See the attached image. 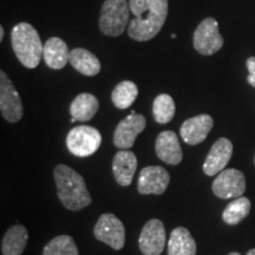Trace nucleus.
Listing matches in <instances>:
<instances>
[{
	"label": "nucleus",
	"mask_w": 255,
	"mask_h": 255,
	"mask_svg": "<svg viewBox=\"0 0 255 255\" xmlns=\"http://www.w3.org/2000/svg\"><path fill=\"white\" fill-rule=\"evenodd\" d=\"M135 18L130 20L128 34L137 41H148L162 30L168 15V0H129Z\"/></svg>",
	"instance_id": "obj_1"
},
{
	"label": "nucleus",
	"mask_w": 255,
	"mask_h": 255,
	"mask_svg": "<svg viewBox=\"0 0 255 255\" xmlns=\"http://www.w3.org/2000/svg\"><path fill=\"white\" fill-rule=\"evenodd\" d=\"M57 194L66 209L78 212L91 205V196L81 174L65 164H58L53 171Z\"/></svg>",
	"instance_id": "obj_2"
},
{
	"label": "nucleus",
	"mask_w": 255,
	"mask_h": 255,
	"mask_svg": "<svg viewBox=\"0 0 255 255\" xmlns=\"http://www.w3.org/2000/svg\"><path fill=\"white\" fill-rule=\"evenodd\" d=\"M13 51L25 68L36 69L43 57L44 46L36 28L28 23H20L12 28Z\"/></svg>",
	"instance_id": "obj_3"
},
{
	"label": "nucleus",
	"mask_w": 255,
	"mask_h": 255,
	"mask_svg": "<svg viewBox=\"0 0 255 255\" xmlns=\"http://www.w3.org/2000/svg\"><path fill=\"white\" fill-rule=\"evenodd\" d=\"M130 7L127 0H105L102 6L100 30L109 37H119L123 33L129 21Z\"/></svg>",
	"instance_id": "obj_4"
},
{
	"label": "nucleus",
	"mask_w": 255,
	"mask_h": 255,
	"mask_svg": "<svg viewBox=\"0 0 255 255\" xmlns=\"http://www.w3.org/2000/svg\"><path fill=\"white\" fill-rule=\"evenodd\" d=\"M102 144V135L97 129L90 126H78L70 130L66 137L69 151L77 157H88L94 155Z\"/></svg>",
	"instance_id": "obj_5"
},
{
	"label": "nucleus",
	"mask_w": 255,
	"mask_h": 255,
	"mask_svg": "<svg viewBox=\"0 0 255 255\" xmlns=\"http://www.w3.org/2000/svg\"><path fill=\"white\" fill-rule=\"evenodd\" d=\"M95 238L113 250L121 251L126 245V228L122 221L111 213L101 215L94 228Z\"/></svg>",
	"instance_id": "obj_6"
},
{
	"label": "nucleus",
	"mask_w": 255,
	"mask_h": 255,
	"mask_svg": "<svg viewBox=\"0 0 255 255\" xmlns=\"http://www.w3.org/2000/svg\"><path fill=\"white\" fill-rule=\"evenodd\" d=\"M194 47L200 55L212 56L223 46V38L219 32V24L214 18H206L194 32Z\"/></svg>",
	"instance_id": "obj_7"
},
{
	"label": "nucleus",
	"mask_w": 255,
	"mask_h": 255,
	"mask_svg": "<svg viewBox=\"0 0 255 255\" xmlns=\"http://www.w3.org/2000/svg\"><path fill=\"white\" fill-rule=\"evenodd\" d=\"M0 111L9 123H17L23 117V103L13 83L4 71L0 72Z\"/></svg>",
	"instance_id": "obj_8"
},
{
	"label": "nucleus",
	"mask_w": 255,
	"mask_h": 255,
	"mask_svg": "<svg viewBox=\"0 0 255 255\" xmlns=\"http://www.w3.org/2000/svg\"><path fill=\"white\" fill-rule=\"evenodd\" d=\"M212 189L219 199H238L244 195L246 190V178L238 169H226L218 174Z\"/></svg>",
	"instance_id": "obj_9"
},
{
	"label": "nucleus",
	"mask_w": 255,
	"mask_h": 255,
	"mask_svg": "<svg viewBox=\"0 0 255 255\" xmlns=\"http://www.w3.org/2000/svg\"><path fill=\"white\" fill-rule=\"evenodd\" d=\"M146 120L143 115L131 111L129 116L121 121L114 133V144L121 150H129L137 136L145 129Z\"/></svg>",
	"instance_id": "obj_10"
},
{
	"label": "nucleus",
	"mask_w": 255,
	"mask_h": 255,
	"mask_svg": "<svg viewBox=\"0 0 255 255\" xmlns=\"http://www.w3.org/2000/svg\"><path fill=\"white\" fill-rule=\"evenodd\" d=\"M165 237L163 222L158 219L149 220L139 234V250L144 255H161L165 246Z\"/></svg>",
	"instance_id": "obj_11"
},
{
	"label": "nucleus",
	"mask_w": 255,
	"mask_h": 255,
	"mask_svg": "<svg viewBox=\"0 0 255 255\" xmlns=\"http://www.w3.org/2000/svg\"><path fill=\"white\" fill-rule=\"evenodd\" d=\"M170 182V175L163 167L149 165L139 173L137 190L142 195H161Z\"/></svg>",
	"instance_id": "obj_12"
},
{
	"label": "nucleus",
	"mask_w": 255,
	"mask_h": 255,
	"mask_svg": "<svg viewBox=\"0 0 255 255\" xmlns=\"http://www.w3.org/2000/svg\"><path fill=\"white\" fill-rule=\"evenodd\" d=\"M233 155V144L228 138H219L207 155L203 171L207 176H214L225 170L226 165L231 161Z\"/></svg>",
	"instance_id": "obj_13"
},
{
	"label": "nucleus",
	"mask_w": 255,
	"mask_h": 255,
	"mask_svg": "<svg viewBox=\"0 0 255 255\" xmlns=\"http://www.w3.org/2000/svg\"><path fill=\"white\" fill-rule=\"evenodd\" d=\"M214 126V121L209 115H199L184 121L181 126V137L187 144L196 145L203 142Z\"/></svg>",
	"instance_id": "obj_14"
},
{
	"label": "nucleus",
	"mask_w": 255,
	"mask_h": 255,
	"mask_svg": "<svg viewBox=\"0 0 255 255\" xmlns=\"http://www.w3.org/2000/svg\"><path fill=\"white\" fill-rule=\"evenodd\" d=\"M156 155L167 164L177 165L182 161L183 154L176 133L171 130L162 131L155 142Z\"/></svg>",
	"instance_id": "obj_15"
},
{
	"label": "nucleus",
	"mask_w": 255,
	"mask_h": 255,
	"mask_svg": "<svg viewBox=\"0 0 255 255\" xmlns=\"http://www.w3.org/2000/svg\"><path fill=\"white\" fill-rule=\"evenodd\" d=\"M137 169V158L132 151L121 150L113 159V173L116 182L122 187L130 186Z\"/></svg>",
	"instance_id": "obj_16"
},
{
	"label": "nucleus",
	"mask_w": 255,
	"mask_h": 255,
	"mask_svg": "<svg viewBox=\"0 0 255 255\" xmlns=\"http://www.w3.org/2000/svg\"><path fill=\"white\" fill-rule=\"evenodd\" d=\"M43 58L46 65L53 70H60L70 60V51L66 43L58 37H52L44 44Z\"/></svg>",
	"instance_id": "obj_17"
},
{
	"label": "nucleus",
	"mask_w": 255,
	"mask_h": 255,
	"mask_svg": "<svg viewBox=\"0 0 255 255\" xmlns=\"http://www.w3.org/2000/svg\"><path fill=\"white\" fill-rule=\"evenodd\" d=\"M100 108V102L97 97L92 94H81L78 95L70 105V113H71V122H88L94 119Z\"/></svg>",
	"instance_id": "obj_18"
},
{
	"label": "nucleus",
	"mask_w": 255,
	"mask_h": 255,
	"mask_svg": "<svg viewBox=\"0 0 255 255\" xmlns=\"http://www.w3.org/2000/svg\"><path fill=\"white\" fill-rule=\"evenodd\" d=\"M69 62L79 73L89 76V77L98 75L102 69L101 62L97 57L89 50L82 49V47L73 49L70 52Z\"/></svg>",
	"instance_id": "obj_19"
},
{
	"label": "nucleus",
	"mask_w": 255,
	"mask_h": 255,
	"mask_svg": "<svg viewBox=\"0 0 255 255\" xmlns=\"http://www.w3.org/2000/svg\"><path fill=\"white\" fill-rule=\"evenodd\" d=\"M168 255H196V242L187 228L177 227L171 232Z\"/></svg>",
	"instance_id": "obj_20"
},
{
	"label": "nucleus",
	"mask_w": 255,
	"mask_h": 255,
	"mask_svg": "<svg viewBox=\"0 0 255 255\" xmlns=\"http://www.w3.org/2000/svg\"><path fill=\"white\" fill-rule=\"evenodd\" d=\"M28 233L23 225L12 226L2 238V255H21L26 247Z\"/></svg>",
	"instance_id": "obj_21"
},
{
	"label": "nucleus",
	"mask_w": 255,
	"mask_h": 255,
	"mask_svg": "<svg viewBox=\"0 0 255 255\" xmlns=\"http://www.w3.org/2000/svg\"><path fill=\"white\" fill-rule=\"evenodd\" d=\"M138 96V88L135 83L130 81H123L113 90L111 101L114 105L121 110L128 109L136 101Z\"/></svg>",
	"instance_id": "obj_22"
},
{
	"label": "nucleus",
	"mask_w": 255,
	"mask_h": 255,
	"mask_svg": "<svg viewBox=\"0 0 255 255\" xmlns=\"http://www.w3.org/2000/svg\"><path fill=\"white\" fill-rule=\"evenodd\" d=\"M251 201L247 197L241 196L232 201L222 213V219L227 225H238L245 220L251 212Z\"/></svg>",
	"instance_id": "obj_23"
},
{
	"label": "nucleus",
	"mask_w": 255,
	"mask_h": 255,
	"mask_svg": "<svg viewBox=\"0 0 255 255\" xmlns=\"http://www.w3.org/2000/svg\"><path fill=\"white\" fill-rule=\"evenodd\" d=\"M176 107L171 96L167 94L158 95L152 104L154 119L159 124H167L174 119Z\"/></svg>",
	"instance_id": "obj_24"
},
{
	"label": "nucleus",
	"mask_w": 255,
	"mask_h": 255,
	"mask_svg": "<svg viewBox=\"0 0 255 255\" xmlns=\"http://www.w3.org/2000/svg\"><path fill=\"white\" fill-rule=\"evenodd\" d=\"M43 255H79L75 240L70 235H58L47 242Z\"/></svg>",
	"instance_id": "obj_25"
},
{
	"label": "nucleus",
	"mask_w": 255,
	"mask_h": 255,
	"mask_svg": "<svg viewBox=\"0 0 255 255\" xmlns=\"http://www.w3.org/2000/svg\"><path fill=\"white\" fill-rule=\"evenodd\" d=\"M246 65L248 72H250V75H248L247 77V82L250 83L252 87L255 88V57H250V58L247 59Z\"/></svg>",
	"instance_id": "obj_26"
},
{
	"label": "nucleus",
	"mask_w": 255,
	"mask_h": 255,
	"mask_svg": "<svg viewBox=\"0 0 255 255\" xmlns=\"http://www.w3.org/2000/svg\"><path fill=\"white\" fill-rule=\"evenodd\" d=\"M2 38H4V27L0 26V40H2Z\"/></svg>",
	"instance_id": "obj_27"
},
{
	"label": "nucleus",
	"mask_w": 255,
	"mask_h": 255,
	"mask_svg": "<svg viewBox=\"0 0 255 255\" xmlns=\"http://www.w3.org/2000/svg\"><path fill=\"white\" fill-rule=\"evenodd\" d=\"M247 255H255V248H253V250H251V251H248Z\"/></svg>",
	"instance_id": "obj_28"
},
{
	"label": "nucleus",
	"mask_w": 255,
	"mask_h": 255,
	"mask_svg": "<svg viewBox=\"0 0 255 255\" xmlns=\"http://www.w3.org/2000/svg\"><path fill=\"white\" fill-rule=\"evenodd\" d=\"M228 255H241L240 253H237V252H232V253H229Z\"/></svg>",
	"instance_id": "obj_29"
},
{
	"label": "nucleus",
	"mask_w": 255,
	"mask_h": 255,
	"mask_svg": "<svg viewBox=\"0 0 255 255\" xmlns=\"http://www.w3.org/2000/svg\"><path fill=\"white\" fill-rule=\"evenodd\" d=\"M254 163H255V157H254Z\"/></svg>",
	"instance_id": "obj_30"
}]
</instances>
